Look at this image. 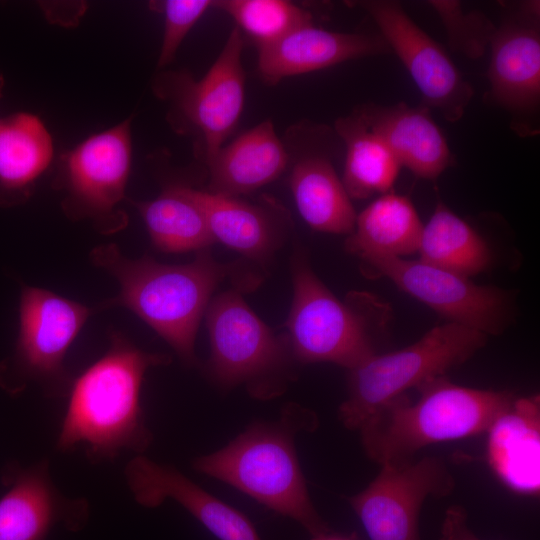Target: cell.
Instances as JSON below:
<instances>
[{
    "label": "cell",
    "instance_id": "cell-24",
    "mask_svg": "<svg viewBox=\"0 0 540 540\" xmlns=\"http://www.w3.org/2000/svg\"><path fill=\"white\" fill-rule=\"evenodd\" d=\"M423 225L411 200L390 191L357 214L344 248L357 259L368 254L405 258L417 253Z\"/></svg>",
    "mask_w": 540,
    "mask_h": 540
},
{
    "label": "cell",
    "instance_id": "cell-3",
    "mask_svg": "<svg viewBox=\"0 0 540 540\" xmlns=\"http://www.w3.org/2000/svg\"><path fill=\"white\" fill-rule=\"evenodd\" d=\"M291 272L293 299L284 335L296 363L329 362L350 370L380 353L393 318L388 302L364 291L340 300L317 277L300 247Z\"/></svg>",
    "mask_w": 540,
    "mask_h": 540
},
{
    "label": "cell",
    "instance_id": "cell-8",
    "mask_svg": "<svg viewBox=\"0 0 540 540\" xmlns=\"http://www.w3.org/2000/svg\"><path fill=\"white\" fill-rule=\"evenodd\" d=\"M210 340L207 372L218 385H243L253 397L272 398L293 379L285 335L275 334L247 305L237 288L213 297L205 312Z\"/></svg>",
    "mask_w": 540,
    "mask_h": 540
},
{
    "label": "cell",
    "instance_id": "cell-12",
    "mask_svg": "<svg viewBox=\"0 0 540 540\" xmlns=\"http://www.w3.org/2000/svg\"><path fill=\"white\" fill-rule=\"evenodd\" d=\"M357 4L376 23L380 35L407 69L422 95V104L451 123L459 121L474 96L444 48L418 26L394 0Z\"/></svg>",
    "mask_w": 540,
    "mask_h": 540
},
{
    "label": "cell",
    "instance_id": "cell-19",
    "mask_svg": "<svg viewBox=\"0 0 540 540\" xmlns=\"http://www.w3.org/2000/svg\"><path fill=\"white\" fill-rule=\"evenodd\" d=\"M354 110L414 175L434 180L454 165V155L427 107L369 102Z\"/></svg>",
    "mask_w": 540,
    "mask_h": 540
},
{
    "label": "cell",
    "instance_id": "cell-7",
    "mask_svg": "<svg viewBox=\"0 0 540 540\" xmlns=\"http://www.w3.org/2000/svg\"><path fill=\"white\" fill-rule=\"evenodd\" d=\"M244 44L243 34L234 27L200 79L187 70H165L152 81L153 93L168 105L169 125L191 138L195 157L205 165L235 130L243 111Z\"/></svg>",
    "mask_w": 540,
    "mask_h": 540
},
{
    "label": "cell",
    "instance_id": "cell-33",
    "mask_svg": "<svg viewBox=\"0 0 540 540\" xmlns=\"http://www.w3.org/2000/svg\"><path fill=\"white\" fill-rule=\"evenodd\" d=\"M3 87H4V77H3V75L0 73V97L2 96V90H3Z\"/></svg>",
    "mask_w": 540,
    "mask_h": 540
},
{
    "label": "cell",
    "instance_id": "cell-25",
    "mask_svg": "<svg viewBox=\"0 0 540 540\" xmlns=\"http://www.w3.org/2000/svg\"><path fill=\"white\" fill-rule=\"evenodd\" d=\"M334 132L345 146L342 183L351 199H366L391 191L402 168L399 161L353 110L339 117Z\"/></svg>",
    "mask_w": 540,
    "mask_h": 540
},
{
    "label": "cell",
    "instance_id": "cell-22",
    "mask_svg": "<svg viewBox=\"0 0 540 540\" xmlns=\"http://www.w3.org/2000/svg\"><path fill=\"white\" fill-rule=\"evenodd\" d=\"M323 146L319 142L298 158L290 174V189L301 217L313 230L349 235L357 213Z\"/></svg>",
    "mask_w": 540,
    "mask_h": 540
},
{
    "label": "cell",
    "instance_id": "cell-28",
    "mask_svg": "<svg viewBox=\"0 0 540 540\" xmlns=\"http://www.w3.org/2000/svg\"><path fill=\"white\" fill-rule=\"evenodd\" d=\"M212 7L222 10L237 23L257 48L273 43L291 31L312 22L309 11L285 0H217Z\"/></svg>",
    "mask_w": 540,
    "mask_h": 540
},
{
    "label": "cell",
    "instance_id": "cell-30",
    "mask_svg": "<svg viewBox=\"0 0 540 540\" xmlns=\"http://www.w3.org/2000/svg\"><path fill=\"white\" fill-rule=\"evenodd\" d=\"M150 8L164 16V32L157 68L164 69L175 58V55L186 35L212 7L211 0H165L152 1Z\"/></svg>",
    "mask_w": 540,
    "mask_h": 540
},
{
    "label": "cell",
    "instance_id": "cell-23",
    "mask_svg": "<svg viewBox=\"0 0 540 540\" xmlns=\"http://www.w3.org/2000/svg\"><path fill=\"white\" fill-rule=\"evenodd\" d=\"M52 137L36 115L0 119V206L25 202L53 158Z\"/></svg>",
    "mask_w": 540,
    "mask_h": 540
},
{
    "label": "cell",
    "instance_id": "cell-5",
    "mask_svg": "<svg viewBox=\"0 0 540 540\" xmlns=\"http://www.w3.org/2000/svg\"><path fill=\"white\" fill-rule=\"evenodd\" d=\"M298 408L280 422L255 423L193 468L248 495L268 509L298 522L312 537L330 530L315 509L295 451L294 434L313 426L314 416Z\"/></svg>",
    "mask_w": 540,
    "mask_h": 540
},
{
    "label": "cell",
    "instance_id": "cell-26",
    "mask_svg": "<svg viewBox=\"0 0 540 540\" xmlns=\"http://www.w3.org/2000/svg\"><path fill=\"white\" fill-rule=\"evenodd\" d=\"M419 260L471 278L491 268L493 252L467 221L438 200L420 238Z\"/></svg>",
    "mask_w": 540,
    "mask_h": 540
},
{
    "label": "cell",
    "instance_id": "cell-4",
    "mask_svg": "<svg viewBox=\"0 0 540 540\" xmlns=\"http://www.w3.org/2000/svg\"><path fill=\"white\" fill-rule=\"evenodd\" d=\"M419 398L391 401L358 430L366 455L379 465L412 460L422 448L485 433L516 396L509 391L478 389L447 376L417 387Z\"/></svg>",
    "mask_w": 540,
    "mask_h": 540
},
{
    "label": "cell",
    "instance_id": "cell-21",
    "mask_svg": "<svg viewBox=\"0 0 540 540\" xmlns=\"http://www.w3.org/2000/svg\"><path fill=\"white\" fill-rule=\"evenodd\" d=\"M286 146L268 119L223 145L206 164L208 192L239 197L276 180L289 164Z\"/></svg>",
    "mask_w": 540,
    "mask_h": 540
},
{
    "label": "cell",
    "instance_id": "cell-20",
    "mask_svg": "<svg viewBox=\"0 0 540 540\" xmlns=\"http://www.w3.org/2000/svg\"><path fill=\"white\" fill-rule=\"evenodd\" d=\"M487 463L511 491L535 497L540 490L539 397H516L485 432Z\"/></svg>",
    "mask_w": 540,
    "mask_h": 540
},
{
    "label": "cell",
    "instance_id": "cell-10",
    "mask_svg": "<svg viewBox=\"0 0 540 540\" xmlns=\"http://www.w3.org/2000/svg\"><path fill=\"white\" fill-rule=\"evenodd\" d=\"M358 260L365 277L388 279L448 322L488 337L503 333L514 317L513 294L502 288L478 285L419 259L368 254Z\"/></svg>",
    "mask_w": 540,
    "mask_h": 540
},
{
    "label": "cell",
    "instance_id": "cell-9",
    "mask_svg": "<svg viewBox=\"0 0 540 540\" xmlns=\"http://www.w3.org/2000/svg\"><path fill=\"white\" fill-rule=\"evenodd\" d=\"M131 161V118L64 153L56 181L65 193V214L91 220L102 233L125 228L128 217L118 206L125 199Z\"/></svg>",
    "mask_w": 540,
    "mask_h": 540
},
{
    "label": "cell",
    "instance_id": "cell-1",
    "mask_svg": "<svg viewBox=\"0 0 540 540\" xmlns=\"http://www.w3.org/2000/svg\"><path fill=\"white\" fill-rule=\"evenodd\" d=\"M94 265L109 272L120 290L102 308L125 307L161 336L187 365L196 364L195 339L201 319L217 286L236 277L241 289H253L261 279L244 276L243 266L215 260L210 248L196 252L193 261L171 265L149 256L129 259L115 244L91 252Z\"/></svg>",
    "mask_w": 540,
    "mask_h": 540
},
{
    "label": "cell",
    "instance_id": "cell-27",
    "mask_svg": "<svg viewBox=\"0 0 540 540\" xmlns=\"http://www.w3.org/2000/svg\"><path fill=\"white\" fill-rule=\"evenodd\" d=\"M130 202L142 216L152 244L162 252H198L216 243L204 214L184 185L168 186L149 201Z\"/></svg>",
    "mask_w": 540,
    "mask_h": 540
},
{
    "label": "cell",
    "instance_id": "cell-11",
    "mask_svg": "<svg viewBox=\"0 0 540 540\" xmlns=\"http://www.w3.org/2000/svg\"><path fill=\"white\" fill-rule=\"evenodd\" d=\"M377 476L348 501L370 540H421L419 515L429 496H448L455 480L439 457L380 465Z\"/></svg>",
    "mask_w": 540,
    "mask_h": 540
},
{
    "label": "cell",
    "instance_id": "cell-14",
    "mask_svg": "<svg viewBox=\"0 0 540 540\" xmlns=\"http://www.w3.org/2000/svg\"><path fill=\"white\" fill-rule=\"evenodd\" d=\"M90 309L54 292L23 287L14 371L23 379L42 383L52 394L67 380L63 361L85 324Z\"/></svg>",
    "mask_w": 540,
    "mask_h": 540
},
{
    "label": "cell",
    "instance_id": "cell-13",
    "mask_svg": "<svg viewBox=\"0 0 540 540\" xmlns=\"http://www.w3.org/2000/svg\"><path fill=\"white\" fill-rule=\"evenodd\" d=\"M486 101L506 110L521 136L530 128L540 104L539 4L525 2L495 27L490 43Z\"/></svg>",
    "mask_w": 540,
    "mask_h": 540
},
{
    "label": "cell",
    "instance_id": "cell-32",
    "mask_svg": "<svg viewBox=\"0 0 540 540\" xmlns=\"http://www.w3.org/2000/svg\"><path fill=\"white\" fill-rule=\"evenodd\" d=\"M312 540H361L356 534H340L331 530L312 537Z\"/></svg>",
    "mask_w": 540,
    "mask_h": 540
},
{
    "label": "cell",
    "instance_id": "cell-15",
    "mask_svg": "<svg viewBox=\"0 0 540 540\" xmlns=\"http://www.w3.org/2000/svg\"><path fill=\"white\" fill-rule=\"evenodd\" d=\"M124 475L134 499L142 506L153 508L172 499L219 540H261L247 516L172 466L138 455L127 463Z\"/></svg>",
    "mask_w": 540,
    "mask_h": 540
},
{
    "label": "cell",
    "instance_id": "cell-31",
    "mask_svg": "<svg viewBox=\"0 0 540 540\" xmlns=\"http://www.w3.org/2000/svg\"><path fill=\"white\" fill-rule=\"evenodd\" d=\"M439 540H482L474 534L467 523V513L463 507H449L442 522Z\"/></svg>",
    "mask_w": 540,
    "mask_h": 540
},
{
    "label": "cell",
    "instance_id": "cell-6",
    "mask_svg": "<svg viewBox=\"0 0 540 540\" xmlns=\"http://www.w3.org/2000/svg\"><path fill=\"white\" fill-rule=\"evenodd\" d=\"M488 336L447 322L419 340L391 352L377 353L348 370L347 398L338 410L341 423L358 431L381 408L426 381L446 376L482 349Z\"/></svg>",
    "mask_w": 540,
    "mask_h": 540
},
{
    "label": "cell",
    "instance_id": "cell-17",
    "mask_svg": "<svg viewBox=\"0 0 540 540\" xmlns=\"http://www.w3.org/2000/svg\"><path fill=\"white\" fill-rule=\"evenodd\" d=\"M2 482L6 491L0 497V540H45L56 522H77L87 513L85 500L60 492L46 460L27 468L9 464Z\"/></svg>",
    "mask_w": 540,
    "mask_h": 540
},
{
    "label": "cell",
    "instance_id": "cell-29",
    "mask_svg": "<svg viewBox=\"0 0 540 540\" xmlns=\"http://www.w3.org/2000/svg\"><path fill=\"white\" fill-rule=\"evenodd\" d=\"M441 17L451 47L470 58H478L490 43L495 26L480 12L463 13L458 1H430Z\"/></svg>",
    "mask_w": 540,
    "mask_h": 540
},
{
    "label": "cell",
    "instance_id": "cell-18",
    "mask_svg": "<svg viewBox=\"0 0 540 540\" xmlns=\"http://www.w3.org/2000/svg\"><path fill=\"white\" fill-rule=\"evenodd\" d=\"M390 53L380 33L333 32L311 23L259 47L257 71L264 82L274 85L287 77Z\"/></svg>",
    "mask_w": 540,
    "mask_h": 540
},
{
    "label": "cell",
    "instance_id": "cell-16",
    "mask_svg": "<svg viewBox=\"0 0 540 540\" xmlns=\"http://www.w3.org/2000/svg\"><path fill=\"white\" fill-rule=\"evenodd\" d=\"M184 187L204 214L215 241L237 251L246 260L261 265L268 262L292 230L289 212L272 197L250 203L238 197Z\"/></svg>",
    "mask_w": 540,
    "mask_h": 540
},
{
    "label": "cell",
    "instance_id": "cell-2",
    "mask_svg": "<svg viewBox=\"0 0 540 540\" xmlns=\"http://www.w3.org/2000/svg\"><path fill=\"white\" fill-rule=\"evenodd\" d=\"M169 362L168 355L143 351L114 333L106 353L71 385L57 448L84 447L91 461L144 452L152 435L141 406L143 378L149 368Z\"/></svg>",
    "mask_w": 540,
    "mask_h": 540
}]
</instances>
